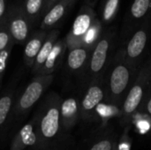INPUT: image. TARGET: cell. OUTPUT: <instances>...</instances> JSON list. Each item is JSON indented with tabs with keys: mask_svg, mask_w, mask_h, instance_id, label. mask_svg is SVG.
I'll return each mask as SVG.
<instances>
[{
	"mask_svg": "<svg viewBox=\"0 0 151 150\" xmlns=\"http://www.w3.org/2000/svg\"><path fill=\"white\" fill-rule=\"evenodd\" d=\"M138 71L139 67L128 64L124 58L122 50L119 49L104 75V100L120 110Z\"/></svg>",
	"mask_w": 151,
	"mask_h": 150,
	"instance_id": "6da1fadb",
	"label": "cell"
},
{
	"mask_svg": "<svg viewBox=\"0 0 151 150\" xmlns=\"http://www.w3.org/2000/svg\"><path fill=\"white\" fill-rule=\"evenodd\" d=\"M151 91V56L139 67L137 76L120 109L121 124H128Z\"/></svg>",
	"mask_w": 151,
	"mask_h": 150,
	"instance_id": "7a4b0ae2",
	"label": "cell"
},
{
	"mask_svg": "<svg viewBox=\"0 0 151 150\" xmlns=\"http://www.w3.org/2000/svg\"><path fill=\"white\" fill-rule=\"evenodd\" d=\"M114 36V31L108 30L100 36L94 46L86 69L87 84L104 77L106 68L110 63L109 56L113 44Z\"/></svg>",
	"mask_w": 151,
	"mask_h": 150,
	"instance_id": "3957f363",
	"label": "cell"
},
{
	"mask_svg": "<svg viewBox=\"0 0 151 150\" xmlns=\"http://www.w3.org/2000/svg\"><path fill=\"white\" fill-rule=\"evenodd\" d=\"M96 19L97 16L93 6L86 4L81 8L73 23L71 30L65 39L68 50L83 46L85 37Z\"/></svg>",
	"mask_w": 151,
	"mask_h": 150,
	"instance_id": "277c9868",
	"label": "cell"
},
{
	"mask_svg": "<svg viewBox=\"0 0 151 150\" xmlns=\"http://www.w3.org/2000/svg\"><path fill=\"white\" fill-rule=\"evenodd\" d=\"M150 27V16H149L147 20L134 31L127 43L120 48L124 58L128 64L140 67V61L148 44Z\"/></svg>",
	"mask_w": 151,
	"mask_h": 150,
	"instance_id": "5b68a950",
	"label": "cell"
},
{
	"mask_svg": "<svg viewBox=\"0 0 151 150\" xmlns=\"http://www.w3.org/2000/svg\"><path fill=\"white\" fill-rule=\"evenodd\" d=\"M104 100V77L95 80L88 87L80 102V116L84 121H92L96 115L98 105Z\"/></svg>",
	"mask_w": 151,
	"mask_h": 150,
	"instance_id": "8992f818",
	"label": "cell"
},
{
	"mask_svg": "<svg viewBox=\"0 0 151 150\" xmlns=\"http://www.w3.org/2000/svg\"><path fill=\"white\" fill-rule=\"evenodd\" d=\"M6 23L12 40L19 43L27 40L30 31V21L22 8H13L8 14Z\"/></svg>",
	"mask_w": 151,
	"mask_h": 150,
	"instance_id": "52a82bcc",
	"label": "cell"
},
{
	"mask_svg": "<svg viewBox=\"0 0 151 150\" xmlns=\"http://www.w3.org/2000/svg\"><path fill=\"white\" fill-rule=\"evenodd\" d=\"M94 48L80 46L69 50L66 58L67 67L73 72H81L87 69L91 52Z\"/></svg>",
	"mask_w": 151,
	"mask_h": 150,
	"instance_id": "ba28073f",
	"label": "cell"
},
{
	"mask_svg": "<svg viewBox=\"0 0 151 150\" xmlns=\"http://www.w3.org/2000/svg\"><path fill=\"white\" fill-rule=\"evenodd\" d=\"M76 0H60L42 18L41 22L42 30L51 28L57 25L68 12Z\"/></svg>",
	"mask_w": 151,
	"mask_h": 150,
	"instance_id": "9c48e42d",
	"label": "cell"
},
{
	"mask_svg": "<svg viewBox=\"0 0 151 150\" xmlns=\"http://www.w3.org/2000/svg\"><path fill=\"white\" fill-rule=\"evenodd\" d=\"M60 108L53 106L50 108L41 122V132L47 139L54 138L60 127Z\"/></svg>",
	"mask_w": 151,
	"mask_h": 150,
	"instance_id": "30bf717a",
	"label": "cell"
},
{
	"mask_svg": "<svg viewBox=\"0 0 151 150\" xmlns=\"http://www.w3.org/2000/svg\"><path fill=\"white\" fill-rule=\"evenodd\" d=\"M80 114L79 104L76 99L67 98L60 106V118L65 128L72 127L77 121Z\"/></svg>",
	"mask_w": 151,
	"mask_h": 150,
	"instance_id": "8fae6325",
	"label": "cell"
},
{
	"mask_svg": "<svg viewBox=\"0 0 151 150\" xmlns=\"http://www.w3.org/2000/svg\"><path fill=\"white\" fill-rule=\"evenodd\" d=\"M47 34L48 33H46L45 30L38 31L27 42L24 50V56H25V59L27 60L29 65L30 64L35 62Z\"/></svg>",
	"mask_w": 151,
	"mask_h": 150,
	"instance_id": "7c38bea8",
	"label": "cell"
},
{
	"mask_svg": "<svg viewBox=\"0 0 151 150\" xmlns=\"http://www.w3.org/2000/svg\"><path fill=\"white\" fill-rule=\"evenodd\" d=\"M44 89V84L42 81H33L26 88L20 98V107L22 109H28L34 105L41 97Z\"/></svg>",
	"mask_w": 151,
	"mask_h": 150,
	"instance_id": "4fadbf2b",
	"label": "cell"
},
{
	"mask_svg": "<svg viewBox=\"0 0 151 150\" xmlns=\"http://www.w3.org/2000/svg\"><path fill=\"white\" fill-rule=\"evenodd\" d=\"M66 49H67V45H66L65 40L57 41L43 67L42 68V71L47 74L50 72H52L55 70V68L58 66V65L59 64L60 60L62 59Z\"/></svg>",
	"mask_w": 151,
	"mask_h": 150,
	"instance_id": "5bb4252c",
	"label": "cell"
},
{
	"mask_svg": "<svg viewBox=\"0 0 151 150\" xmlns=\"http://www.w3.org/2000/svg\"><path fill=\"white\" fill-rule=\"evenodd\" d=\"M59 34V31L58 30H52L50 33H48L43 44L35 60V67L38 68H42L50 53L51 52L55 43L58 41V37Z\"/></svg>",
	"mask_w": 151,
	"mask_h": 150,
	"instance_id": "9a60e30c",
	"label": "cell"
},
{
	"mask_svg": "<svg viewBox=\"0 0 151 150\" xmlns=\"http://www.w3.org/2000/svg\"><path fill=\"white\" fill-rule=\"evenodd\" d=\"M43 6L44 0H25L22 9L30 23L35 21L42 15Z\"/></svg>",
	"mask_w": 151,
	"mask_h": 150,
	"instance_id": "2e32d148",
	"label": "cell"
},
{
	"mask_svg": "<svg viewBox=\"0 0 151 150\" xmlns=\"http://www.w3.org/2000/svg\"><path fill=\"white\" fill-rule=\"evenodd\" d=\"M120 4V0H105L101 9V22L108 24L116 17Z\"/></svg>",
	"mask_w": 151,
	"mask_h": 150,
	"instance_id": "e0dca14e",
	"label": "cell"
},
{
	"mask_svg": "<svg viewBox=\"0 0 151 150\" xmlns=\"http://www.w3.org/2000/svg\"><path fill=\"white\" fill-rule=\"evenodd\" d=\"M151 11V0H134L130 13L134 20H139L148 16Z\"/></svg>",
	"mask_w": 151,
	"mask_h": 150,
	"instance_id": "ac0fdd59",
	"label": "cell"
},
{
	"mask_svg": "<svg viewBox=\"0 0 151 150\" xmlns=\"http://www.w3.org/2000/svg\"><path fill=\"white\" fill-rule=\"evenodd\" d=\"M118 142L110 133L102 134L90 146L88 150H114Z\"/></svg>",
	"mask_w": 151,
	"mask_h": 150,
	"instance_id": "d6986e66",
	"label": "cell"
},
{
	"mask_svg": "<svg viewBox=\"0 0 151 150\" xmlns=\"http://www.w3.org/2000/svg\"><path fill=\"white\" fill-rule=\"evenodd\" d=\"M19 141L22 145L29 146L35 142V135L33 132V128L30 125L25 126L19 133Z\"/></svg>",
	"mask_w": 151,
	"mask_h": 150,
	"instance_id": "ffe728a7",
	"label": "cell"
},
{
	"mask_svg": "<svg viewBox=\"0 0 151 150\" xmlns=\"http://www.w3.org/2000/svg\"><path fill=\"white\" fill-rule=\"evenodd\" d=\"M12 36L10 34L8 26L6 21L0 26V52L5 49H7L12 43H11Z\"/></svg>",
	"mask_w": 151,
	"mask_h": 150,
	"instance_id": "44dd1931",
	"label": "cell"
},
{
	"mask_svg": "<svg viewBox=\"0 0 151 150\" xmlns=\"http://www.w3.org/2000/svg\"><path fill=\"white\" fill-rule=\"evenodd\" d=\"M12 100L8 96H4L0 99V126L4 122L9 111L11 109Z\"/></svg>",
	"mask_w": 151,
	"mask_h": 150,
	"instance_id": "7402d4cb",
	"label": "cell"
},
{
	"mask_svg": "<svg viewBox=\"0 0 151 150\" xmlns=\"http://www.w3.org/2000/svg\"><path fill=\"white\" fill-rule=\"evenodd\" d=\"M138 113L144 114L151 118V91L147 95V97L145 98L142 104L141 105V107L138 111Z\"/></svg>",
	"mask_w": 151,
	"mask_h": 150,
	"instance_id": "603a6c76",
	"label": "cell"
},
{
	"mask_svg": "<svg viewBox=\"0 0 151 150\" xmlns=\"http://www.w3.org/2000/svg\"><path fill=\"white\" fill-rule=\"evenodd\" d=\"M11 50H12V44L7 49L2 50L0 52V74H2L4 72L5 68H6L7 61H8V58H9Z\"/></svg>",
	"mask_w": 151,
	"mask_h": 150,
	"instance_id": "cb8c5ba5",
	"label": "cell"
},
{
	"mask_svg": "<svg viewBox=\"0 0 151 150\" xmlns=\"http://www.w3.org/2000/svg\"><path fill=\"white\" fill-rule=\"evenodd\" d=\"M60 0H44V6H43V11L42 15L44 16L56 4H58Z\"/></svg>",
	"mask_w": 151,
	"mask_h": 150,
	"instance_id": "d4e9b609",
	"label": "cell"
},
{
	"mask_svg": "<svg viewBox=\"0 0 151 150\" xmlns=\"http://www.w3.org/2000/svg\"><path fill=\"white\" fill-rule=\"evenodd\" d=\"M5 11H6V3L5 0H0V26H2L5 21Z\"/></svg>",
	"mask_w": 151,
	"mask_h": 150,
	"instance_id": "484cf974",
	"label": "cell"
},
{
	"mask_svg": "<svg viewBox=\"0 0 151 150\" xmlns=\"http://www.w3.org/2000/svg\"><path fill=\"white\" fill-rule=\"evenodd\" d=\"M96 1H97V0H88V4L93 6V5L96 3Z\"/></svg>",
	"mask_w": 151,
	"mask_h": 150,
	"instance_id": "4316f807",
	"label": "cell"
},
{
	"mask_svg": "<svg viewBox=\"0 0 151 150\" xmlns=\"http://www.w3.org/2000/svg\"><path fill=\"white\" fill-rule=\"evenodd\" d=\"M114 150H118V144H117V146L115 147V149H114Z\"/></svg>",
	"mask_w": 151,
	"mask_h": 150,
	"instance_id": "83f0119b",
	"label": "cell"
}]
</instances>
